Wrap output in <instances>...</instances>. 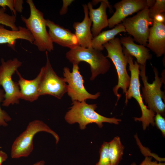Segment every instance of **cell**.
<instances>
[{
	"mask_svg": "<svg viewBox=\"0 0 165 165\" xmlns=\"http://www.w3.org/2000/svg\"><path fill=\"white\" fill-rule=\"evenodd\" d=\"M155 124L161 131L164 136H165V119L160 114L156 113L154 117Z\"/></svg>",
	"mask_w": 165,
	"mask_h": 165,
	"instance_id": "26",
	"label": "cell"
},
{
	"mask_svg": "<svg viewBox=\"0 0 165 165\" xmlns=\"http://www.w3.org/2000/svg\"><path fill=\"white\" fill-rule=\"evenodd\" d=\"M149 8L146 7L132 17L126 18L122 22L126 32L132 36L134 41L146 46L149 34V26L153 20L148 16Z\"/></svg>",
	"mask_w": 165,
	"mask_h": 165,
	"instance_id": "9",
	"label": "cell"
},
{
	"mask_svg": "<svg viewBox=\"0 0 165 165\" xmlns=\"http://www.w3.org/2000/svg\"><path fill=\"white\" fill-rule=\"evenodd\" d=\"M24 1L22 0H14V7L16 12L21 13L23 9Z\"/></svg>",
	"mask_w": 165,
	"mask_h": 165,
	"instance_id": "30",
	"label": "cell"
},
{
	"mask_svg": "<svg viewBox=\"0 0 165 165\" xmlns=\"http://www.w3.org/2000/svg\"><path fill=\"white\" fill-rule=\"evenodd\" d=\"M0 86L5 92L4 99L2 105L8 107L10 105L18 104L20 99V92L17 82H14L12 76L22 65V62L16 58L5 61L1 60Z\"/></svg>",
	"mask_w": 165,
	"mask_h": 165,
	"instance_id": "8",
	"label": "cell"
},
{
	"mask_svg": "<svg viewBox=\"0 0 165 165\" xmlns=\"http://www.w3.org/2000/svg\"><path fill=\"white\" fill-rule=\"evenodd\" d=\"M46 23L49 28L48 33L53 43L70 49L79 46L75 35L69 30L48 19L46 20Z\"/></svg>",
	"mask_w": 165,
	"mask_h": 165,
	"instance_id": "14",
	"label": "cell"
},
{
	"mask_svg": "<svg viewBox=\"0 0 165 165\" xmlns=\"http://www.w3.org/2000/svg\"><path fill=\"white\" fill-rule=\"evenodd\" d=\"M18 28L17 31L9 30L5 28L4 25L0 24V44H7L9 46L15 50L17 39L25 40L33 44L34 38L29 31L20 26Z\"/></svg>",
	"mask_w": 165,
	"mask_h": 165,
	"instance_id": "18",
	"label": "cell"
},
{
	"mask_svg": "<svg viewBox=\"0 0 165 165\" xmlns=\"http://www.w3.org/2000/svg\"><path fill=\"white\" fill-rule=\"evenodd\" d=\"M101 4L98 8L94 9L91 2H89L87 5L89 18L91 20L92 25L91 31L93 37L97 36L101 31L108 26V19L106 13L107 8L112 11V6L108 0H94L95 5L98 2Z\"/></svg>",
	"mask_w": 165,
	"mask_h": 165,
	"instance_id": "13",
	"label": "cell"
},
{
	"mask_svg": "<svg viewBox=\"0 0 165 165\" xmlns=\"http://www.w3.org/2000/svg\"><path fill=\"white\" fill-rule=\"evenodd\" d=\"M40 132L51 134L57 144L58 135L43 121L36 119L30 122L26 129L16 138L12 146L11 156L13 159L28 156L33 149V140L35 136Z\"/></svg>",
	"mask_w": 165,
	"mask_h": 165,
	"instance_id": "5",
	"label": "cell"
},
{
	"mask_svg": "<svg viewBox=\"0 0 165 165\" xmlns=\"http://www.w3.org/2000/svg\"><path fill=\"white\" fill-rule=\"evenodd\" d=\"M139 75L141 77L144 86L142 88L141 94L143 100L147 108L154 113L159 114L162 116L164 115L165 105L163 100H165L164 92L161 90L162 84L164 82V77L160 78L157 69L154 67L155 80L152 83L148 82V77L145 74V65L139 67Z\"/></svg>",
	"mask_w": 165,
	"mask_h": 165,
	"instance_id": "6",
	"label": "cell"
},
{
	"mask_svg": "<svg viewBox=\"0 0 165 165\" xmlns=\"http://www.w3.org/2000/svg\"><path fill=\"white\" fill-rule=\"evenodd\" d=\"M66 57L73 64H79L82 61L88 63L91 75L90 80H94L99 75L107 73L111 67V63L101 51L91 47L85 48L78 46L66 53Z\"/></svg>",
	"mask_w": 165,
	"mask_h": 165,
	"instance_id": "4",
	"label": "cell"
},
{
	"mask_svg": "<svg viewBox=\"0 0 165 165\" xmlns=\"http://www.w3.org/2000/svg\"><path fill=\"white\" fill-rule=\"evenodd\" d=\"M84 14V18L81 22H75L73 27L79 46L85 48L91 47L92 41L94 37L91 31L92 22L89 15V10L87 5H83Z\"/></svg>",
	"mask_w": 165,
	"mask_h": 165,
	"instance_id": "17",
	"label": "cell"
},
{
	"mask_svg": "<svg viewBox=\"0 0 165 165\" xmlns=\"http://www.w3.org/2000/svg\"><path fill=\"white\" fill-rule=\"evenodd\" d=\"M103 46L108 53L106 57L112 60L117 72L118 83L113 88L114 95L117 97L116 105L121 95L118 93V90L121 89L123 93L125 95L130 85V77L127 69L128 63L123 52L119 38H115L104 44Z\"/></svg>",
	"mask_w": 165,
	"mask_h": 165,
	"instance_id": "7",
	"label": "cell"
},
{
	"mask_svg": "<svg viewBox=\"0 0 165 165\" xmlns=\"http://www.w3.org/2000/svg\"><path fill=\"white\" fill-rule=\"evenodd\" d=\"M147 6V0H122L117 2L113 6L115 12L108 19L109 28L115 27L128 16L138 12Z\"/></svg>",
	"mask_w": 165,
	"mask_h": 165,
	"instance_id": "12",
	"label": "cell"
},
{
	"mask_svg": "<svg viewBox=\"0 0 165 165\" xmlns=\"http://www.w3.org/2000/svg\"><path fill=\"white\" fill-rule=\"evenodd\" d=\"M0 6L4 9L7 7L13 13V15L16 16L17 12L14 7V0H0Z\"/></svg>",
	"mask_w": 165,
	"mask_h": 165,
	"instance_id": "27",
	"label": "cell"
},
{
	"mask_svg": "<svg viewBox=\"0 0 165 165\" xmlns=\"http://www.w3.org/2000/svg\"><path fill=\"white\" fill-rule=\"evenodd\" d=\"M78 64H73L72 72L67 67L63 69L64 79L67 85V93L72 102L86 101L88 99H96L100 96L98 92L93 94L89 93L86 89L82 75L79 71Z\"/></svg>",
	"mask_w": 165,
	"mask_h": 165,
	"instance_id": "10",
	"label": "cell"
},
{
	"mask_svg": "<svg viewBox=\"0 0 165 165\" xmlns=\"http://www.w3.org/2000/svg\"><path fill=\"white\" fill-rule=\"evenodd\" d=\"M109 143L104 142L99 150L100 158L96 165H111L108 154Z\"/></svg>",
	"mask_w": 165,
	"mask_h": 165,
	"instance_id": "23",
	"label": "cell"
},
{
	"mask_svg": "<svg viewBox=\"0 0 165 165\" xmlns=\"http://www.w3.org/2000/svg\"><path fill=\"white\" fill-rule=\"evenodd\" d=\"M108 143V154L111 165H118L122 158L124 146L118 136L114 137Z\"/></svg>",
	"mask_w": 165,
	"mask_h": 165,
	"instance_id": "21",
	"label": "cell"
},
{
	"mask_svg": "<svg viewBox=\"0 0 165 165\" xmlns=\"http://www.w3.org/2000/svg\"><path fill=\"white\" fill-rule=\"evenodd\" d=\"M4 91L0 87V126L6 127L8 125L7 122L10 121L12 118L6 111L1 108L0 103L4 100Z\"/></svg>",
	"mask_w": 165,
	"mask_h": 165,
	"instance_id": "25",
	"label": "cell"
},
{
	"mask_svg": "<svg viewBox=\"0 0 165 165\" xmlns=\"http://www.w3.org/2000/svg\"><path fill=\"white\" fill-rule=\"evenodd\" d=\"M44 69V67H42L37 77L31 80L24 79L17 70L16 71L19 77L17 83L20 90V99L31 102L38 98L39 88Z\"/></svg>",
	"mask_w": 165,
	"mask_h": 165,
	"instance_id": "16",
	"label": "cell"
},
{
	"mask_svg": "<svg viewBox=\"0 0 165 165\" xmlns=\"http://www.w3.org/2000/svg\"><path fill=\"white\" fill-rule=\"evenodd\" d=\"M8 157V155L6 152L0 150V165H2L3 163L7 160Z\"/></svg>",
	"mask_w": 165,
	"mask_h": 165,
	"instance_id": "32",
	"label": "cell"
},
{
	"mask_svg": "<svg viewBox=\"0 0 165 165\" xmlns=\"http://www.w3.org/2000/svg\"><path fill=\"white\" fill-rule=\"evenodd\" d=\"M74 1L72 0H62L63 5L59 12L60 14L62 15L66 14L68 11V7Z\"/></svg>",
	"mask_w": 165,
	"mask_h": 165,
	"instance_id": "29",
	"label": "cell"
},
{
	"mask_svg": "<svg viewBox=\"0 0 165 165\" xmlns=\"http://www.w3.org/2000/svg\"><path fill=\"white\" fill-rule=\"evenodd\" d=\"M26 2L30 8V16L28 18L22 16L21 19L34 38L33 44L40 51L50 52L54 50L53 43L46 30L43 14L36 8L32 0H27Z\"/></svg>",
	"mask_w": 165,
	"mask_h": 165,
	"instance_id": "3",
	"label": "cell"
},
{
	"mask_svg": "<svg viewBox=\"0 0 165 165\" xmlns=\"http://www.w3.org/2000/svg\"><path fill=\"white\" fill-rule=\"evenodd\" d=\"M123 50L129 65V70L131 74L130 85L125 95V103L127 104L128 100L132 97L136 100L141 109L142 114L140 117H134V120L136 121L141 122L143 129L145 130L150 124L153 126L155 125V113L148 109L143 102L140 90V65L136 61L134 63L133 57L128 53L124 47H123Z\"/></svg>",
	"mask_w": 165,
	"mask_h": 165,
	"instance_id": "1",
	"label": "cell"
},
{
	"mask_svg": "<svg viewBox=\"0 0 165 165\" xmlns=\"http://www.w3.org/2000/svg\"><path fill=\"white\" fill-rule=\"evenodd\" d=\"M46 61L44 66V71L39 85L38 93L39 96L48 95L60 99L67 92V84L63 78L58 76L53 70L48 57L46 51Z\"/></svg>",
	"mask_w": 165,
	"mask_h": 165,
	"instance_id": "11",
	"label": "cell"
},
{
	"mask_svg": "<svg viewBox=\"0 0 165 165\" xmlns=\"http://www.w3.org/2000/svg\"><path fill=\"white\" fill-rule=\"evenodd\" d=\"M119 39L121 45L130 55L136 58V61L139 65H145L147 60L152 59L150 50L142 45L135 43L131 36H122Z\"/></svg>",
	"mask_w": 165,
	"mask_h": 165,
	"instance_id": "19",
	"label": "cell"
},
{
	"mask_svg": "<svg viewBox=\"0 0 165 165\" xmlns=\"http://www.w3.org/2000/svg\"><path fill=\"white\" fill-rule=\"evenodd\" d=\"M122 32H126L125 28L122 24H119L111 29L101 32L97 36L94 37L91 47L100 51L104 49L103 45L110 40L114 39L115 36Z\"/></svg>",
	"mask_w": 165,
	"mask_h": 165,
	"instance_id": "20",
	"label": "cell"
},
{
	"mask_svg": "<svg viewBox=\"0 0 165 165\" xmlns=\"http://www.w3.org/2000/svg\"><path fill=\"white\" fill-rule=\"evenodd\" d=\"M152 156H146L139 165H165L164 163L158 162L157 161H152ZM130 165H137L135 163H132Z\"/></svg>",
	"mask_w": 165,
	"mask_h": 165,
	"instance_id": "28",
	"label": "cell"
},
{
	"mask_svg": "<svg viewBox=\"0 0 165 165\" xmlns=\"http://www.w3.org/2000/svg\"><path fill=\"white\" fill-rule=\"evenodd\" d=\"M45 162L44 160H41L38 161L32 165H45Z\"/></svg>",
	"mask_w": 165,
	"mask_h": 165,
	"instance_id": "33",
	"label": "cell"
},
{
	"mask_svg": "<svg viewBox=\"0 0 165 165\" xmlns=\"http://www.w3.org/2000/svg\"><path fill=\"white\" fill-rule=\"evenodd\" d=\"M6 9L0 8V24L10 27L12 30L17 31L18 27L16 25V16L6 13Z\"/></svg>",
	"mask_w": 165,
	"mask_h": 165,
	"instance_id": "22",
	"label": "cell"
},
{
	"mask_svg": "<svg viewBox=\"0 0 165 165\" xmlns=\"http://www.w3.org/2000/svg\"><path fill=\"white\" fill-rule=\"evenodd\" d=\"M165 12V0H156L154 5L149 8L148 16L152 19L157 15Z\"/></svg>",
	"mask_w": 165,
	"mask_h": 165,
	"instance_id": "24",
	"label": "cell"
},
{
	"mask_svg": "<svg viewBox=\"0 0 165 165\" xmlns=\"http://www.w3.org/2000/svg\"><path fill=\"white\" fill-rule=\"evenodd\" d=\"M153 20L158 22L165 24V13L158 14L154 17Z\"/></svg>",
	"mask_w": 165,
	"mask_h": 165,
	"instance_id": "31",
	"label": "cell"
},
{
	"mask_svg": "<svg viewBox=\"0 0 165 165\" xmlns=\"http://www.w3.org/2000/svg\"><path fill=\"white\" fill-rule=\"evenodd\" d=\"M153 24L149 28V34L146 46L154 52L157 57L165 53V24L153 20Z\"/></svg>",
	"mask_w": 165,
	"mask_h": 165,
	"instance_id": "15",
	"label": "cell"
},
{
	"mask_svg": "<svg viewBox=\"0 0 165 165\" xmlns=\"http://www.w3.org/2000/svg\"><path fill=\"white\" fill-rule=\"evenodd\" d=\"M72 105L65 115V119L70 124L78 123L81 130L85 129L90 123H95L99 128H102L104 123L118 125L121 121L120 119L107 117L95 111L97 107L96 104H88L86 101H74Z\"/></svg>",
	"mask_w": 165,
	"mask_h": 165,
	"instance_id": "2",
	"label": "cell"
}]
</instances>
